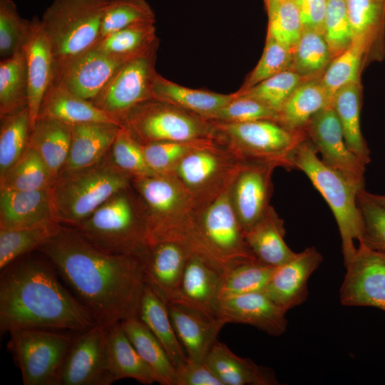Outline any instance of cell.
Masks as SVG:
<instances>
[{
  "instance_id": "6da1fadb",
  "label": "cell",
  "mask_w": 385,
  "mask_h": 385,
  "mask_svg": "<svg viewBox=\"0 0 385 385\" xmlns=\"http://www.w3.org/2000/svg\"><path fill=\"white\" fill-rule=\"evenodd\" d=\"M37 250L88 309L97 324L138 318L145 286V261L101 250L76 228L61 225Z\"/></svg>"
},
{
  "instance_id": "7a4b0ae2",
  "label": "cell",
  "mask_w": 385,
  "mask_h": 385,
  "mask_svg": "<svg viewBox=\"0 0 385 385\" xmlns=\"http://www.w3.org/2000/svg\"><path fill=\"white\" fill-rule=\"evenodd\" d=\"M1 274V332L68 329L81 333L96 323L88 309L35 259L14 261Z\"/></svg>"
},
{
  "instance_id": "3957f363",
  "label": "cell",
  "mask_w": 385,
  "mask_h": 385,
  "mask_svg": "<svg viewBox=\"0 0 385 385\" xmlns=\"http://www.w3.org/2000/svg\"><path fill=\"white\" fill-rule=\"evenodd\" d=\"M231 185L212 198L193 205L170 240L182 244L191 253L222 270L238 262L256 259L234 210Z\"/></svg>"
},
{
  "instance_id": "277c9868",
  "label": "cell",
  "mask_w": 385,
  "mask_h": 385,
  "mask_svg": "<svg viewBox=\"0 0 385 385\" xmlns=\"http://www.w3.org/2000/svg\"><path fill=\"white\" fill-rule=\"evenodd\" d=\"M131 179L111 157L90 167L61 172L51 188L58 222L76 227L111 197L129 188Z\"/></svg>"
},
{
  "instance_id": "5b68a950",
  "label": "cell",
  "mask_w": 385,
  "mask_h": 385,
  "mask_svg": "<svg viewBox=\"0 0 385 385\" xmlns=\"http://www.w3.org/2000/svg\"><path fill=\"white\" fill-rule=\"evenodd\" d=\"M108 0H53L41 19L53 57V78L99 40ZM52 82V83H53Z\"/></svg>"
},
{
  "instance_id": "8992f818",
  "label": "cell",
  "mask_w": 385,
  "mask_h": 385,
  "mask_svg": "<svg viewBox=\"0 0 385 385\" xmlns=\"http://www.w3.org/2000/svg\"><path fill=\"white\" fill-rule=\"evenodd\" d=\"M291 169L302 171L323 196L337 221L342 240L344 265L356 253L363 236V220L357 203L359 190L341 174L327 166L307 138L294 149Z\"/></svg>"
},
{
  "instance_id": "52a82bcc",
  "label": "cell",
  "mask_w": 385,
  "mask_h": 385,
  "mask_svg": "<svg viewBox=\"0 0 385 385\" xmlns=\"http://www.w3.org/2000/svg\"><path fill=\"white\" fill-rule=\"evenodd\" d=\"M129 188L111 197L74 228L101 250L145 262L150 246L143 217Z\"/></svg>"
},
{
  "instance_id": "ba28073f",
  "label": "cell",
  "mask_w": 385,
  "mask_h": 385,
  "mask_svg": "<svg viewBox=\"0 0 385 385\" xmlns=\"http://www.w3.org/2000/svg\"><path fill=\"white\" fill-rule=\"evenodd\" d=\"M131 185L150 246L170 240L193 208L190 195L172 173L133 178Z\"/></svg>"
},
{
  "instance_id": "9c48e42d",
  "label": "cell",
  "mask_w": 385,
  "mask_h": 385,
  "mask_svg": "<svg viewBox=\"0 0 385 385\" xmlns=\"http://www.w3.org/2000/svg\"><path fill=\"white\" fill-rule=\"evenodd\" d=\"M121 123L142 145L217 140L211 121L155 98L134 107L122 118Z\"/></svg>"
},
{
  "instance_id": "30bf717a",
  "label": "cell",
  "mask_w": 385,
  "mask_h": 385,
  "mask_svg": "<svg viewBox=\"0 0 385 385\" xmlns=\"http://www.w3.org/2000/svg\"><path fill=\"white\" fill-rule=\"evenodd\" d=\"M211 122L217 140L242 160L270 162L287 169L294 149L307 138L305 131L291 130L270 120Z\"/></svg>"
},
{
  "instance_id": "8fae6325",
  "label": "cell",
  "mask_w": 385,
  "mask_h": 385,
  "mask_svg": "<svg viewBox=\"0 0 385 385\" xmlns=\"http://www.w3.org/2000/svg\"><path fill=\"white\" fill-rule=\"evenodd\" d=\"M244 162L216 140L187 155L172 174L190 195L195 205L228 188Z\"/></svg>"
},
{
  "instance_id": "7c38bea8",
  "label": "cell",
  "mask_w": 385,
  "mask_h": 385,
  "mask_svg": "<svg viewBox=\"0 0 385 385\" xmlns=\"http://www.w3.org/2000/svg\"><path fill=\"white\" fill-rule=\"evenodd\" d=\"M11 348L24 385H56L58 374L73 342L71 336L44 329L10 332Z\"/></svg>"
},
{
  "instance_id": "4fadbf2b",
  "label": "cell",
  "mask_w": 385,
  "mask_h": 385,
  "mask_svg": "<svg viewBox=\"0 0 385 385\" xmlns=\"http://www.w3.org/2000/svg\"><path fill=\"white\" fill-rule=\"evenodd\" d=\"M158 46L125 62L91 102L121 122L134 107L153 98Z\"/></svg>"
},
{
  "instance_id": "5bb4252c",
  "label": "cell",
  "mask_w": 385,
  "mask_h": 385,
  "mask_svg": "<svg viewBox=\"0 0 385 385\" xmlns=\"http://www.w3.org/2000/svg\"><path fill=\"white\" fill-rule=\"evenodd\" d=\"M304 131L327 166L359 190L364 189L366 165L348 148L332 105L314 114L305 125Z\"/></svg>"
},
{
  "instance_id": "9a60e30c",
  "label": "cell",
  "mask_w": 385,
  "mask_h": 385,
  "mask_svg": "<svg viewBox=\"0 0 385 385\" xmlns=\"http://www.w3.org/2000/svg\"><path fill=\"white\" fill-rule=\"evenodd\" d=\"M341 285L340 302L349 307H371L385 312V252L360 241Z\"/></svg>"
},
{
  "instance_id": "2e32d148",
  "label": "cell",
  "mask_w": 385,
  "mask_h": 385,
  "mask_svg": "<svg viewBox=\"0 0 385 385\" xmlns=\"http://www.w3.org/2000/svg\"><path fill=\"white\" fill-rule=\"evenodd\" d=\"M107 327L96 324L80 333L68 351L56 385H108Z\"/></svg>"
},
{
  "instance_id": "e0dca14e",
  "label": "cell",
  "mask_w": 385,
  "mask_h": 385,
  "mask_svg": "<svg viewBox=\"0 0 385 385\" xmlns=\"http://www.w3.org/2000/svg\"><path fill=\"white\" fill-rule=\"evenodd\" d=\"M276 164L246 160L230 186V199L240 224L246 232L267 212L273 185L272 175Z\"/></svg>"
},
{
  "instance_id": "ac0fdd59",
  "label": "cell",
  "mask_w": 385,
  "mask_h": 385,
  "mask_svg": "<svg viewBox=\"0 0 385 385\" xmlns=\"http://www.w3.org/2000/svg\"><path fill=\"white\" fill-rule=\"evenodd\" d=\"M129 59L92 47L68 63L52 83L91 101Z\"/></svg>"
},
{
  "instance_id": "d6986e66",
  "label": "cell",
  "mask_w": 385,
  "mask_h": 385,
  "mask_svg": "<svg viewBox=\"0 0 385 385\" xmlns=\"http://www.w3.org/2000/svg\"><path fill=\"white\" fill-rule=\"evenodd\" d=\"M322 261V254L314 247L297 252L275 267L263 292L285 312L302 304L308 297V281Z\"/></svg>"
},
{
  "instance_id": "ffe728a7",
  "label": "cell",
  "mask_w": 385,
  "mask_h": 385,
  "mask_svg": "<svg viewBox=\"0 0 385 385\" xmlns=\"http://www.w3.org/2000/svg\"><path fill=\"white\" fill-rule=\"evenodd\" d=\"M223 270L191 253L178 292L169 303L180 304L218 318L219 291Z\"/></svg>"
},
{
  "instance_id": "44dd1931",
  "label": "cell",
  "mask_w": 385,
  "mask_h": 385,
  "mask_svg": "<svg viewBox=\"0 0 385 385\" xmlns=\"http://www.w3.org/2000/svg\"><path fill=\"white\" fill-rule=\"evenodd\" d=\"M286 312L264 292H257L220 301L217 316L226 324H248L279 337L287 330Z\"/></svg>"
},
{
  "instance_id": "7402d4cb",
  "label": "cell",
  "mask_w": 385,
  "mask_h": 385,
  "mask_svg": "<svg viewBox=\"0 0 385 385\" xmlns=\"http://www.w3.org/2000/svg\"><path fill=\"white\" fill-rule=\"evenodd\" d=\"M59 223L53 207L51 189H0V229L31 228Z\"/></svg>"
},
{
  "instance_id": "603a6c76",
  "label": "cell",
  "mask_w": 385,
  "mask_h": 385,
  "mask_svg": "<svg viewBox=\"0 0 385 385\" xmlns=\"http://www.w3.org/2000/svg\"><path fill=\"white\" fill-rule=\"evenodd\" d=\"M28 75V107L31 128L38 119L43 97L53 78V57L50 42L41 19L34 16L30 32L24 46Z\"/></svg>"
},
{
  "instance_id": "cb8c5ba5",
  "label": "cell",
  "mask_w": 385,
  "mask_h": 385,
  "mask_svg": "<svg viewBox=\"0 0 385 385\" xmlns=\"http://www.w3.org/2000/svg\"><path fill=\"white\" fill-rule=\"evenodd\" d=\"M191 252L175 241L150 247L144 265V281L166 304L174 299Z\"/></svg>"
},
{
  "instance_id": "d4e9b609",
  "label": "cell",
  "mask_w": 385,
  "mask_h": 385,
  "mask_svg": "<svg viewBox=\"0 0 385 385\" xmlns=\"http://www.w3.org/2000/svg\"><path fill=\"white\" fill-rule=\"evenodd\" d=\"M170 317L177 337L188 360L205 361L217 337L226 324L193 308L177 303H168Z\"/></svg>"
},
{
  "instance_id": "484cf974",
  "label": "cell",
  "mask_w": 385,
  "mask_h": 385,
  "mask_svg": "<svg viewBox=\"0 0 385 385\" xmlns=\"http://www.w3.org/2000/svg\"><path fill=\"white\" fill-rule=\"evenodd\" d=\"M70 127V150L61 172L90 167L105 158L121 126L110 123H86Z\"/></svg>"
},
{
  "instance_id": "4316f807",
  "label": "cell",
  "mask_w": 385,
  "mask_h": 385,
  "mask_svg": "<svg viewBox=\"0 0 385 385\" xmlns=\"http://www.w3.org/2000/svg\"><path fill=\"white\" fill-rule=\"evenodd\" d=\"M54 119L69 125L86 123H110L123 126L120 120L66 89L51 84L41 102L38 118Z\"/></svg>"
},
{
  "instance_id": "83f0119b",
  "label": "cell",
  "mask_w": 385,
  "mask_h": 385,
  "mask_svg": "<svg viewBox=\"0 0 385 385\" xmlns=\"http://www.w3.org/2000/svg\"><path fill=\"white\" fill-rule=\"evenodd\" d=\"M205 362L223 385L279 384L272 369L236 355L225 344L218 341L212 347Z\"/></svg>"
},
{
  "instance_id": "f1b7e54d",
  "label": "cell",
  "mask_w": 385,
  "mask_h": 385,
  "mask_svg": "<svg viewBox=\"0 0 385 385\" xmlns=\"http://www.w3.org/2000/svg\"><path fill=\"white\" fill-rule=\"evenodd\" d=\"M284 235V221L272 206L260 221L244 232L247 245L256 259L275 267L297 253L286 244Z\"/></svg>"
},
{
  "instance_id": "f546056e",
  "label": "cell",
  "mask_w": 385,
  "mask_h": 385,
  "mask_svg": "<svg viewBox=\"0 0 385 385\" xmlns=\"http://www.w3.org/2000/svg\"><path fill=\"white\" fill-rule=\"evenodd\" d=\"M108 369L113 383L130 378L143 384L155 382L153 373L140 357L120 322L107 327Z\"/></svg>"
},
{
  "instance_id": "4dcf8cb0",
  "label": "cell",
  "mask_w": 385,
  "mask_h": 385,
  "mask_svg": "<svg viewBox=\"0 0 385 385\" xmlns=\"http://www.w3.org/2000/svg\"><path fill=\"white\" fill-rule=\"evenodd\" d=\"M152 93L153 98L171 103L205 119L236 97L235 92L222 94L185 87L158 73L153 81Z\"/></svg>"
},
{
  "instance_id": "1f68e13d",
  "label": "cell",
  "mask_w": 385,
  "mask_h": 385,
  "mask_svg": "<svg viewBox=\"0 0 385 385\" xmlns=\"http://www.w3.org/2000/svg\"><path fill=\"white\" fill-rule=\"evenodd\" d=\"M138 318L162 344L175 368L187 361L186 353L175 333L167 304L145 283Z\"/></svg>"
},
{
  "instance_id": "d6a6232c",
  "label": "cell",
  "mask_w": 385,
  "mask_h": 385,
  "mask_svg": "<svg viewBox=\"0 0 385 385\" xmlns=\"http://www.w3.org/2000/svg\"><path fill=\"white\" fill-rule=\"evenodd\" d=\"M320 77L302 83L277 111L276 122L294 131H304L309 119L331 105L332 98Z\"/></svg>"
},
{
  "instance_id": "836d02e7",
  "label": "cell",
  "mask_w": 385,
  "mask_h": 385,
  "mask_svg": "<svg viewBox=\"0 0 385 385\" xmlns=\"http://www.w3.org/2000/svg\"><path fill=\"white\" fill-rule=\"evenodd\" d=\"M361 94V82L346 85L334 93L331 105L340 122L348 148L366 165L371 157L360 127Z\"/></svg>"
},
{
  "instance_id": "e575fe53",
  "label": "cell",
  "mask_w": 385,
  "mask_h": 385,
  "mask_svg": "<svg viewBox=\"0 0 385 385\" xmlns=\"http://www.w3.org/2000/svg\"><path fill=\"white\" fill-rule=\"evenodd\" d=\"M71 141L69 125L54 119L41 118L31 128L28 146L38 153L57 178L66 163Z\"/></svg>"
},
{
  "instance_id": "d590c367",
  "label": "cell",
  "mask_w": 385,
  "mask_h": 385,
  "mask_svg": "<svg viewBox=\"0 0 385 385\" xmlns=\"http://www.w3.org/2000/svg\"><path fill=\"white\" fill-rule=\"evenodd\" d=\"M354 38L369 45L374 59L385 51V0H346Z\"/></svg>"
},
{
  "instance_id": "8d00e7d4",
  "label": "cell",
  "mask_w": 385,
  "mask_h": 385,
  "mask_svg": "<svg viewBox=\"0 0 385 385\" xmlns=\"http://www.w3.org/2000/svg\"><path fill=\"white\" fill-rule=\"evenodd\" d=\"M120 324L140 357L153 373L155 382L161 385H175L176 368L149 329L139 318L122 321Z\"/></svg>"
},
{
  "instance_id": "74e56055",
  "label": "cell",
  "mask_w": 385,
  "mask_h": 385,
  "mask_svg": "<svg viewBox=\"0 0 385 385\" xmlns=\"http://www.w3.org/2000/svg\"><path fill=\"white\" fill-rule=\"evenodd\" d=\"M275 267L257 259L235 263L222 272L219 291L220 302L248 293L263 292Z\"/></svg>"
},
{
  "instance_id": "f35d334b",
  "label": "cell",
  "mask_w": 385,
  "mask_h": 385,
  "mask_svg": "<svg viewBox=\"0 0 385 385\" xmlns=\"http://www.w3.org/2000/svg\"><path fill=\"white\" fill-rule=\"evenodd\" d=\"M28 106V75L24 48L0 62V117Z\"/></svg>"
},
{
  "instance_id": "ab89813d",
  "label": "cell",
  "mask_w": 385,
  "mask_h": 385,
  "mask_svg": "<svg viewBox=\"0 0 385 385\" xmlns=\"http://www.w3.org/2000/svg\"><path fill=\"white\" fill-rule=\"evenodd\" d=\"M56 179L38 153L28 146L20 158L0 177V189H51Z\"/></svg>"
},
{
  "instance_id": "60d3db41",
  "label": "cell",
  "mask_w": 385,
  "mask_h": 385,
  "mask_svg": "<svg viewBox=\"0 0 385 385\" xmlns=\"http://www.w3.org/2000/svg\"><path fill=\"white\" fill-rule=\"evenodd\" d=\"M372 58L371 49L362 38H354L351 45L334 58L320 78L331 98L340 88L360 82L365 61Z\"/></svg>"
},
{
  "instance_id": "b9f144b4",
  "label": "cell",
  "mask_w": 385,
  "mask_h": 385,
  "mask_svg": "<svg viewBox=\"0 0 385 385\" xmlns=\"http://www.w3.org/2000/svg\"><path fill=\"white\" fill-rule=\"evenodd\" d=\"M155 23L134 24L100 38L93 46L109 54L131 58L158 45Z\"/></svg>"
},
{
  "instance_id": "7bdbcfd3",
  "label": "cell",
  "mask_w": 385,
  "mask_h": 385,
  "mask_svg": "<svg viewBox=\"0 0 385 385\" xmlns=\"http://www.w3.org/2000/svg\"><path fill=\"white\" fill-rule=\"evenodd\" d=\"M31 130L29 107L1 117L0 177L22 155L28 147Z\"/></svg>"
},
{
  "instance_id": "ee69618b",
  "label": "cell",
  "mask_w": 385,
  "mask_h": 385,
  "mask_svg": "<svg viewBox=\"0 0 385 385\" xmlns=\"http://www.w3.org/2000/svg\"><path fill=\"white\" fill-rule=\"evenodd\" d=\"M332 60L322 34L303 30L294 49L291 71L309 81L322 76Z\"/></svg>"
},
{
  "instance_id": "f6af8a7d",
  "label": "cell",
  "mask_w": 385,
  "mask_h": 385,
  "mask_svg": "<svg viewBox=\"0 0 385 385\" xmlns=\"http://www.w3.org/2000/svg\"><path fill=\"white\" fill-rule=\"evenodd\" d=\"M60 227V223H53L31 228L0 229V270H3L32 250L38 249Z\"/></svg>"
},
{
  "instance_id": "bcb514c9",
  "label": "cell",
  "mask_w": 385,
  "mask_h": 385,
  "mask_svg": "<svg viewBox=\"0 0 385 385\" xmlns=\"http://www.w3.org/2000/svg\"><path fill=\"white\" fill-rule=\"evenodd\" d=\"M267 34L294 51L303 31L295 0L265 1Z\"/></svg>"
},
{
  "instance_id": "7dc6e473",
  "label": "cell",
  "mask_w": 385,
  "mask_h": 385,
  "mask_svg": "<svg viewBox=\"0 0 385 385\" xmlns=\"http://www.w3.org/2000/svg\"><path fill=\"white\" fill-rule=\"evenodd\" d=\"M155 21V13L145 0H108L100 38L134 24Z\"/></svg>"
},
{
  "instance_id": "c3c4849f",
  "label": "cell",
  "mask_w": 385,
  "mask_h": 385,
  "mask_svg": "<svg viewBox=\"0 0 385 385\" xmlns=\"http://www.w3.org/2000/svg\"><path fill=\"white\" fill-rule=\"evenodd\" d=\"M215 140L162 141L141 145L150 170L158 174H168L190 153Z\"/></svg>"
},
{
  "instance_id": "681fc988",
  "label": "cell",
  "mask_w": 385,
  "mask_h": 385,
  "mask_svg": "<svg viewBox=\"0 0 385 385\" xmlns=\"http://www.w3.org/2000/svg\"><path fill=\"white\" fill-rule=\"evenodd\" d=\"M307 80L298 73L285 71L268 78L244 91H236L240 96L254 98L276 112L295 88Z\"/></svg>"
},
{
  "instance_id": "f907efd6",
  "label": "cell",
  "mask_w": 385,
  "mask_h": 385,
  "mask_svg": "<svg viewBox=\"0 0 385 385\" xmlns=\"http://www.w3.org/2000/svg\"><path fill=\"white\" fill-rule=\"evenodd\" d=\"M31 20L21 16L13 0H0V56L9 58L24 48Z\"/></svg>"
},
{
  "instance_id": "816d5d0a",
  "label": "cell",
  "mask_w": 385,
  "mask_h": 385,
  "mask_svg": "<svg viewBox=\"0 0 385 385\" xmlns=\"http://www.w3.org/2000/svg\"><path fill=\"white\" fill-rule=\"evenodd\" d=\"M110 151L113 163L132 178L155 174L147 164L142 145L124 126L119 128Z\"/></svg>"
},
{
  "instance_id": "f5cc1de1",
  "label": "cell",
  "mask_w": 385,
  "mask_h": 385,
  "mask_svg": "<svg viewBox=\"0 0 385 385\" xmlns=\"http://www.w3.org/2000/svg\"><path fill=\"white\" fill-rule=\"evenodd\" d=\"M293 52L273 37L267 35L260 61L238 91H244L277 73L291 70Z\"/></svg>"
},
{
  "instance_id": "db71d44e",
  "label": "cell",
  "mask_w": 385,
  "mask_h": 385,
  "mask_svg": "<svg viewBox=\"0 0 385 385\" xmlns=\"http://www.w3.org/2000/svg\"><path fill=\"white\" fill-rule=\"evenodd\" d=\"M323 36L332 59L352 43L354 35L346 11V0H327Z\"/></svg>"
},
{
  "instance_id": "11a10c76",
  "label": "cell",
  "mask_w": 385,
  "mask_h": 385,
  "mask_svg": "<svg viewBox=\"0 0 385 385\" xmlns=\"http://www.w3.org/2000/svg\"><path fill=\"white\" fill-rule=\"evenodd\" d=\"M357 203L364 227L361 241L372 249L385 252V206L365 189L358 192Z\"/></svg>"
},
{
  "instance_id": "9f6ffc18",
  "label": "cell",
  "mask_w": 385,
  "mask_h": 385,
  "mask_svg": "<svg viewBox=\"0 0 385 385\" xmlns=\"http://www.w3.org/2000/svg\"><path fill=\"white\" fill-rule=\"evenodd\" d=\"M236 93V92H235ZM277 112L261 102L236 93V97L207 118L226 123H243L258 120L276 121Z\"/></svg>"
},
{
  "instance_id": "6f0895ef",
  "label": "cell",
  "mask_w": 385,
  "mask_h": 385,
  "mask_svg": "<svg viewBox=\"0 0 385 385\" xmlns=\"http://www.w3.org/2000/svg\"><path fill=\"white\" fill-rule=\"evenodd\" d=\"M175 385H223L205 361L187 359L176 368Z\"/></svg>"
},
{
  "instance_id": "680465c9",
  "label": "cell",
  "mask_w": 385,
  "mask_h": 385,
  "mask_svg": "<svg viewBox=\"0 0 385 385\" xmlns=\"http://www.w3.org/2000/svg\"><path fill=\"white\" fill-rule=\"evenodd\" d=\"M303 30L323 35L327 0H295Z\"/></svg>"
},
{
  "instance_id": "91938a15",
  "label": "cell",
  "mask_w": 385,
  "mask_h": 385,
  "mask_svg": "<svg viewBox=\"0 0 385 385\" xmlns=\"http://www.w3.org/2000/svg\"><path fill=\"white\" fill-rule=\"evenodd\" d=\"M372 197L377 202L385 206V195H376L371 193Z\"/></svg>"
},
{
  "instance_id": "94428289",
  "label": "cell",
  "mask_w": 385,
  "mask_h": 385,
  "mask_svg": "<svg viewBox=\"0 0 385 385\" xmlns=\"http://www.w3.org/2000/svg\"><path fill=\"white\" fill-rule=\"evenodd\" d=\"M267 1H269V0H265V2Z\"/></svg>"
}]
</instances>
